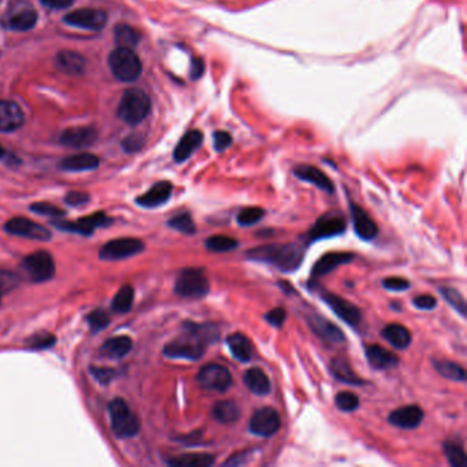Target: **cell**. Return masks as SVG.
Masks as SVG:
<instances>
[{
  "label": "cell",
  "mask_w": 467,
  "mask_h": 467,
  "mask_svg": "<svg viewBox=\"0 0 467 467\" xmlns=\"http://www.w3.org/2000/svg\"><path fill=\"white\" fill-rule=\"evenodd\" d=\"M184 333L167 342L163 354L172 360H198L204 355L206 348L219 340V329L214 324L184 322Z\"/></svg>",
  "instance_id": "cell-1"
},
{
  "label": "cell",
  "mask_w": 467,
  "mask_h": 467,
  "mask_svg": "<svg viewBox=\"0 0 467 467\" xmlns=\"http://www.w3.org/2000/svg\"><path fill=\"white\" fill-rule=\"evenodd\" d=\"M305 250V246L299 243H276L255 247L246 255L253 262L266 263L280 271L293 273L302 266Z\"/></svg>",
  "instance_id": "cell-2"
},
{
  "label": "cell",
  "mask_w": 467,
  "mask_h": 467,
  "mask_svg": "<svg viewBox=\"0 0 467 467\" xmlns=\"http://www.w3.org/2000/svg\"><path fill=\"white\" fill-rule=\"evenodd\" d=\"M151 111V100L142 90H127L118 105V117L127 125H139Z\"/></svg>",
  "instance_id": "cell-3"
},
{
  "label": "cell",
  "mask_w": 467,
  "mask_h": 467,
  "mask_svg": "<svg viewBox=\"0 0 467 467\" xmlns=\"http://www.w3.org/2000/svg\"><path fill=\"white\" fill-rule=\"evenodd\" d=\"M108 66L115 78L124 83L136 81L143 72V65L140 58L133 50L129 48H115L108 55Z\"/></svg>",
  "instance_id": "cell-4"
},
{
  "label": "cell",
  "mask_w": 467,
  "mask_h": 467,
  "mask_svg": "<svg viewBox=\"0 0 467 467\" xmlns=\"http://www.w3.org/2000/svg\"><path fill=\"white\" fill-rule=\"evenodd\" d=\"M108 413L111 419V429L120 439H129L140 431V422L124 399H114L108 404Z\"/></svg>",
  "instance_id": "cell-5"
},
{
  "label": "cell",
  "mask_w": 467,
  "mask_h": 467,
  "mask_svg": "<svg viewBox=\"0 0 467 467\" xmlns=\"http://www.w3.org/2000/svg\"><path fill=\"white\" fill-rule=\"evenodd\" d=\"M174 290L179 296L187 299L204 298L210 290V284L204 270L195 268L181 270L176 280Z\"/></svg>",
  "instance_id": "cell-6"
},
{
  "label": "cell",
  "mask_w": 467,
  "mask_h": 467,
  "mask_svg": "<svg viewBox=\"0 0 467 467\" xmlns=\"http://www.w3.org/2000/svg\"><path fill=\"white\" fill-rule=\"evenodd\" d=\"M21 266L32 283H44L55 276L54 259L48 252L37 251L25 256Z\"/></svg>",
  "instance_id": "cell-7"
},
{
  "label": "cell",
  "mask_w": 467,
  "mask_h": 467,
  "mask_svg": "<svg viewBox=\"0 0 467 467\" xmlns=\"http://www.w3.org/2000/svg\"><path fill=\"white\" fill-rule=\"evenodd\" d=\"M198 382L206 391L226 392L232 385V376L225 366L218 363H207L198 373Z\"/></svg>",
  "instance_id": "cell-8"
},
{
  "label": "cell",
  "mask_w": 467,
  "mask_h": 467,
  "mask_svg": "<svg viewBox=\"0 0 467 467\" xmlns=\"http://www.w3.org/2000/svg\"><path fill=\"white\" fill-rule=\"evenodd\" d=\"M143 251L144 244L142 240L135 237H124L108 241L99 252V256L103 261H120Z\"/></svg>",
  "instance_id": "cell-9"
},
{
  "label": "cell",
  "mask_w": 467,
  "mask_h": 467,
  "mask_svg": "<svg viewBox=\"0 0 467 467\" xmlns=\"http://www.w3.org/2000/svg\"><path fill=\"white\" fill-rule=\"evenodd\" d=\"M345 229L347 224L344 216L340 214H324L313 225V228L307 234V240L308 243H313L324 238H332L344 234Z\"/></svg>",
  "instance_id": "cell-10"
},
{
  "label": "cell",
  "mask_w": 467,
  "mask_h": 467,
  "mask_svg": "<svg viewBox=\"0 0 467 467\" xmlns=\"http://www.w3.org/2000/svg\"><path fill=\"white\" fill-rule=\"evenodd\" d=\"M63 22L74 28L99 32L107 23V14L98 9H80L68 14Z\"/></svg>",
  "instance_id": "cell-11"
},
{
  "label": "cell",
  "mask_w": 467,
  "mask_h": 467,
  "mask_svg": "<svg viewBox=\"0 0 467 467\" xmlns=\"http://www.w3.org/2000/svg\"><path fill=\"white\" fill-rule=\"evenodd\" d=\"M321 299L324 300L325 305H327L342 320V322L350 325L351 327L360 326V321H362V313L357 305H352L351 302L342 299L337 295L326 292V290L321 293Z\"/></svg>",
  "instance_id": "cell-12"
},
{
  "label": "cell",
  "mask_w": 467,
  "mask_h": 467,
  "mask_svg": "<svg viewBox=\"0 0 467 467\" xmlns=\"http://www.w3.org/2000/svg\"><path fill=\"white\" fill-rule=\"evenodd\" d=\"M281 428L278 413L271 407H262L256 410L250 421V431L259 437H270Z\"/></svg>",
  "instance_id": "cell-13"
},
{
  "label": "cell",
  "mask_w": 467,
  "mask_h": 467,
  "mask_svg": "<svg viewBox=\"0 0 467 467\" xmlns=\"http://www.w3.org/2000/svg\"><path fill=\"white\" fill-rule=\"evenodd\" d=\"M4 229L10 234L25 237V238H32L37 241H48L51 238V234L46 226L33 222L28 218H22V216L10 219L4 225Z\"/></svg>",
  "instance_id": "cell-14"
},
{
  "label": "cell",
  "mask_w": 467,
  "mask_h": 467,
  "mask_svg": "<svg viewBox=\"0 0 467 467\" xmlns=\"http://www.w3.org/2000/svg\"><path fill=\"white\" fill-rule=\"evenodd\" d=\"M307 322H308L310 329L326 344L337 345V344L345 342V336H344L342 329L322 315L311 314L307 318Z\"/></svg>",
  "instance_id": "cell-15"
},
{
  "label": "cell",
  "mask_w": 467,
  "mask_h": 467,
  "mask_svg": "<svg viewBox=\"0 0 467 467\" xmlns=\"http://www.w3.org/2000/svg\"><path fill=\"white\" fill-rule=\"evenodd\" d=\"M111 221L108 219L105 213H93L92 216H85L78 219L77 222H68V221H54L53 225L58 229L66 231V232H74V234L90 236L93 234L96 228L106 226Z\"/></svg>",
  "instance_id": "cell-16"
},
{
  "label": "cell",
  "mask_w": 467,
  "mask_h": 467,
  "mask_svg": "<svg viewBox=\"0 0 467 467\" xmlns=\"http://www.w3.org/2000/svg\"><path fill=\"white\" fill-rule=\"evenodd\" d=\"M354 259H355V255L352 252H327L322 255L317 261V263L313 266L311 276L314 278L322 277V276L329 274L330 271L340 268L342 265L351 263Z\"/></svg>",
  "instance_id": "cell-17"
},
{
  "label": "cell",
  "mask_w": 467,
  "mask_h": 467,
  "mask_svg": "<svg viewBox=\"0 0 467 467\" xmlns=\"http://www.w3.org/2000/svg\"><path fill=\"white\" fill-rule=\"evenodd\" d=\"M350 211L354 224V231L358 234V237L366 241L373 240L378 234V228L372 216L354 201H350Z\"/></svg>",
  "instance_id": "cell-18"
},
{
  "label": "cell",
  "mask_w": 467,
  "mask_h": 467,
  "mask_svg": "<svg viewBox=\"0 0 467 467\" xmlns=\"http://www.w3.org/2000/svg\"><path fill=\"white\" fill-rule=\"evenodd\" d=\"M424 416H425L424 410L419 406L411 404L392 411L388 416V421L391 425L400 429H415L421 425Z\"/></svg>",
  "instance_id": "cell-19"
},
{
  "label": "cell",
  "mask_w": 467,
  "mask_h": 467,
  "mask_svg": "<svg viewBox=\"0 0 467 467\" xmlns=\"http://www.w3.org/2000/svg\"><path fill=\"white\" fill-rule=\"evenodd\" d=\"M59 140L66 147L85 148L98 140V132L90 126H74L66 129Z\"/></svg>",
  "instance_id": "cell-20"
},
{
  "label": "cell",
  "mask_w": 467,
  "mask_h": 467,
  "mask_svg": "<svg viewBox=\"0 0 467 467\" xmlns=\"http://www.w3.org/2000/svg\"><path fill=\"white\" fill-rule=\"evenodd\" d=\"M293 174L299 180L310 182L315 185L318 189L324 191L326 194H333L335 192V185L332 180L325 174L322 170H320L315 166L311 164H299L293 169Z\"/></svg>",
  "instance_id": "cell-21"
},
{
  "label": "cell",
  "mask_w": 467,
  "mask_h": 467,
  "mask_svg": "<svg viewBox=\"0 0 467 467\" xmlns=\"http://www.w3.org/2000/svg\"><path fill=\"white\" fill-rule=\"evenodd\" d=\"M23 111L16 102L0 100V132H14L23 125Z\"/></svg>",
  "instance_id": "cell-22"
},
{
  "label": "cell",
  "mask_w": 467,
  "mask_h": 467,
  "mask_svg": "<svg viewBox=\"0 0 467 467\" xmlns=\"http://www.w3.org/2000/svg\"><path fill=\"white\" fill-rule=\"evenodd\" d=\"M173 192V185L169 181H161L155 184L149 191L136 199V203L145 209H155L164 204Z\"/></svg>",
  "instance_id": "cell-23"
},
{
  "label": "cell",
  "mask_w": 467,
  "mask_h": 467,
  "mask_svg": "<svg viewBox=\"0 0 467 467\" xmlns=\"http://www.w3.org/2000/svg\"><path fill=\"white\" fill-rule=\"evenodd\" d=\"M364 355H366V360L369 362V364L376 370L394 369L400 362L394 352H391L389 350L377 345V344L366 347Z\"/></svg>",
  "instance_id": "cell-24"
},
{
  "label": "cell",
  "mask_w": 467,
  "mask_h": 467,
  "mask_svg": "<svg viewBox=\"0 0 467 467\" xmlns=\"http://www.w3.org/2000/svg\"><path fill=\"white\" fill-rule=\"evenodd\" d=\"M55 65L61 72L70 75L83 74L87 66L85 58L75 51H61L55 58Z\"/></svg>",
  "instance_id": "cell-25"
},
{
  "label": "cell",
  "mask_w": 467,
  "mask_h": 467,
  "mask_svg": "<svg viewBox=\"0 0 467 467\" xmlns=\"http://www.w3.org/2000/svg\"><path fill=\"white\" fill-rule=\"evenodd\" d=\"M203 143V133L195 129L187 132L174 149V161L176 162H185L188 158L192 157V154L198 149Z\"/></svg>",
  "instance_id": "cell-26"
},
{
  "label": "cell",
  "mask_w": 467,
  "mask_h": 467,
  "mask_svg": "<svg viewBox=\"0 0 467 467\" xmlns=\"http://www.w3.org/2000/svg\"><path fill=\"white\" fill-rule=\"evenodd\" d=\"M329 372L333 377L339 379L340 382L352 385V387H360V385H364L366 381L362 378L352 370L351 364L348 363V360L344 358H333L330 362L329 366Z\"/></svg>",
  "instance_id": "cell-27"
},
{
  "label": "cell",
  "mask_w": 467,
  "mask_h": 467,
  "mask_svg": "<svg viewBox=\"0 0 467 467\" xmlns=\"http://www.w3.org/2000/svg\"><path fill=\"white\" fill-rule=\"evenodd\" d=\"M133 348V342L127 336H117L105 342L100 348L102 357L108 360H122Z\"/></svg>",
  "instance_id": "cell-28"
},
{
  "label": "cell",
  "mask_w": 467,
  "mask_h": 467,
  "mask_svg": "<svg viewBox=\"0 0 467 467\" xmlns=\"http://www.w3.org/2000/svg\"><path fill=\"white\" fill-rule=\"evenodd\" d=\"M244 385L251 391L252 394L258 396H266L270 394V379L268 374L259 369L252 367L244 373Z\"/></svg>",
  "instance_id": "cell-29"
},
{
  "label": "cell",
  "mask_w": 467,
  "mask_h": 467,
  "mask_svg": "<svg viewBox=\"0 0 467 467\" xmlns=\"http://www.w3.org/2000/svg\"><path fill=\"white\" fill-rule=\"evenodd\" d=\"M381 333L382 337L396 350H406L413 340L410 330L400 324L387 325Z\"/></svg>",
  "instance_id": "cell-30"
},
{
  "label": "cell",
  "mask_w": 467,
  "mask_h": 467,
  "mask_svg": "<svg viewBox=\"0 0 467 467\" xmlns=\"http://www.w3.org/2000/svg\"><path fill=\"white\" fill-rule=\"evenodd\" d=\"M99 158L95 157L93 154H77L68 157L61 161L59 167L66 172H87V170H93L99 166Z\"/></svg>",
  "instance_id": "cell-31"
},
{
  "label": "cell",
  "mask_w": 467,
  "mask_h": 467,
  "mask_svg": "<svg viewBox=\"0 0 467 467\" xmlns=\"http://www.w3.org/2000/svg\"><path fill=\"white\" fill-rule=\"evenodd\" d=\"M228 348L234 360H240L243 363L250 362L252 358V344L247 336L243 333H232L226 339Z\"/></svg>",
  "instance_id": "cell-32"
},
{
  "label": "cell",
  "mask_w": 467,
  "mask_h": 467,
  "mask_svg": "<svg viewBox=\"0 0 467 467\" xmlns=\"http://www.w3.org/2000/svg\"><path fill=\"white\" fill-rule=\"evenodd\" d=\"M37 19L38 17H37L36 10L23 9L7 19L6 26H7V29L14 31V32H26L36 26Z\"/></svg>",
  "instance_id": "cell-33"
},
{
  "label": "cell",
  "mask_w": 467,
  "mask_h": 467,
  "mask_svg": "<svg viewBox=\"0 0 467 467\" xmlns=\"http://www.w3.org/2000/svg\"><path fill=\"white\" fill-rule=\"evenodd\" d=\"M213 418L219 424H234L240 419V407L232 400H219L211 409Z\"/></svg>",
  "instance_id": "cell-34"
},
{
  "label": "cell",
  "mask_w": 467,
  "mask_h": 467,
  "mask_svg": "<svg viewBox=\"0 0 467 467\" xmlns=\"http://www.w3.org/2000/svg\"><path fill=\"white\" fill-rule=\"evenodd\" d=\"M214 456L210 453H185L167 461L173 467H209L214 463Z\"/></svg>",
  "instance_id": "cell-35"
},
{
  "label": "cell",
  "mask_w": 467,
  "mask_h": 467,
  "mask_svg": "<svg viewBox=\"0 0 467 467\" xmlns=\"http://www.w3.org/2000/svg\"><path fill=\"white\" fill-rule=\"evenodd\" d=\"M431 363H433L434 370L441 377L447 378L451 381H459V382H463L466 379L465 369L456 362L447 360H433Z\"/></svg>",
  "instance_id": "cell-36"
},
{
  "label": "cell",
  "mask_w": 467,
  "mask_h": 467,
  "mask_svg": "<svg viewBox=\"0 0 467 467\" xmlns=\"http://www.w3.org/2000/svg\"><path fill=\"white\" fill-rule=\"evenodd\" d=\"M114 35L118 47L129 48V50H133L142 38L140 33L129 25H118L114 31Z\"/></svg>",
  "instance_id": "cell-37"
},
{
  "label": "cell",
  "mask_w": 467,
  "mask_h": 467,
  "mask_svg": "<svg viewBox=\"0 0 467 467\" xmlns=\"http://www.w3.org/2000/svg\"><path fill=\"white\" fill-rule=\"evenodd\" d=\"M133 300H135L133 288L130 285H125V287L120 288V290L115 293L112 303H111V308L115 313L126 314L130 311V308L133 305Z\"/></svg>",
  "instance_id": "cell-38"
},
{
  "label": "cell",
  "mask_w": 467,
  "mask_h": 467,
  "mask_svg": "<svg viewBox=\"0 0 467 467\" xmlns=\"http://www.w3.org/2000/svg\"><path fill=\"white\" fill-rule=\"evenodd\" d=\"M444 453L448 459L449 465L453 467H466L467 458L465 448L458 441H444L443 443Z\"/></svg>",
  "instance_id": "cell-39"
},
{
  "label": "cell",
  "mask_w": 467,
  "mask_h": 467,
  "mask_svg": "<svg viewBox=\"0 0 467 467\" xmlns=\"http://www.w3.org/2000/svg\"><path fill=\"white\" fill-rule=\"evenodd\" d=\"M206 248L211 252H229L234 251L238 247V241L229 237V236H222V234H216V236H211L206 240Z\"/></svg>",
  "instance_id": "cell-40"
},
{
  "label": "cell",
  "mask_w": 467,
  "mask_h": 467,
  "mask_svg": "<svg viewBox=\"0 0 467 467\" xmlns=\"http://www.w3.org/2000/svg\"><path fill=\"white\" fill-rule=\"evenodd\" d=\"M440 293H441V296L444 298V300L448 303L459 315H462V317H466L467 314V305H466V300H465V298H463V295L459 292V290H456V289H453V288H449V287H440Z\"/></svg>",
  "instance_id": "cell-41"
},
{
  "label": "cell",
  "mask_w": 467,
  "mask_h": 467,
  "mask_svg": "<svg viewBox=\"0 0 467 467\" xmlns=\"http://www.w3.org/2000/svg\"><path fill=\"white\" fill-rule=\"evenodd\" d=\"M169 226L172 229L179 231L181 234H196V225H195V222H194V219H192V216L189 213H181L179 216H173L169 221Z\"/></svg>",
  "instance_id": "cell-42"
},
{
  "label": "cell",
  "mask_w": 467,
  "mask_h": 467,
  "mask_svg": "<svg viewBox=\"0 0 467 467\" xmlns=\"http://www.w3.org/2000/svg\"><path fill=\"white\" fill-rule=\"evenodd\" d=\"M265 216V210L261 207H247L237 214V224L240 226H252L258 224Z\"/></svg>",
  "instance_id": "cell-43"
},
{
  "label": "cell",
  "mask_w": 467,
  "mask_h": 467,
  "mask_svg": "<svg viewBox=\"0 0 467 467\" xmlns=\"http://www.w3.org/2000/svg\"><path fill=\"white\" fill-rule=\"evenodd\" d=\"M339 410L345 413H352L360 407V397L352 392H339L335 397Z\"/></svg>",
  "instance_id": "cell-44"
},
{
  "label": "cell",
  "mask_w": 467,
  "mask_h": 467,
  "mask_svg": "<svg viewBox=\"0 0 467 467\" xmlns=\"http://www.w3.org/2000/svg\"><path fill=\"white\" fill-rule=\"evenodd\" d=\"M87 321L90 325V332L98 333V332L103 330L105 327H107V325L110 324V317H108V314L105 310L98 308V310H93L92 313H90Z\"/></svg>",
  "instance_id": "cell-45"
},
{
  "label": "cell",
  "mask_w": 467,
  "mask_h": 467,
  "mask_svg": "<svg viewBox=\"0 0 467 467\" xmlns=\"http://www.w3.org/2000/svg\"><path fill=\"white\" fill-rule=\"evenodd\" d=\"M55 342H56V339L51 333L40 332V333L32 335L26 340V345L32 350H46V348H50L51 345H54Z\"/></svg>",
  "instance_id": "cell-46"
},
{
  "label": "cell",
  "mask_w": 467,
  "mask_h": 467,
  "mask_svg": "<svg viewBox=\"0 0 467 467\" xmlns=\"http://www.w3.org/2000/svg\"><path fill=\"white\" fill-rule=\"evenodd\" d=\"M31 210L40 216H54V218L65 216V211L62 209L55 207L54 204L50 203H33L31 206Z\"/></svg>",
  "instance_id": "cell-47"
},
{
  "label": "cell",
  "mask_w": 467,
  "mask_h": 467,
  "mask_svg": "<svg viewBox=\"0 0 467 467\" xmlns=\"http://www.w3.org/2000/svg\"><path fill=\"white\" fill-rule=\"evenodd\" d=\"M382 287L388 290H394V292H403L411 287V284L406 278H402V277H388L382 281Z\"/></svg>",
  "instance_id": "cell-48"
},
{
  "label": "cell",
  "mask_w": 467,
  "mask_h": 467,
  "mask_svg": "<svg viewBox=\"0 0 467 467\" xmlns=\"http://www.w3.org/2000/svg\"><path fill=\"white\" fill-rule=\"evenodd\" d=\"M265 320L274 327H281L287 320V311L283 307L273 308L265 315Z\"/></svg>",
  "instance_id": "cell-49"
},
{
  "label": "cell",
  "mask_w": 467,
  "mask_h": 467,
  "mask_svg": "<svg viewBox=\"0 0 467 467\" xmlns=\"http://www.w3.org/2000/svg\"><path fill=\"white\" fill-rule=\"evenodd\" d=\"M213 139H214V149H216V152L225 151L226 148L231 147V144L234 142L232 136L228 132H224V130H216V132H214Z\"/></svg>",
  "instance_id": "cell-50"
},
{
  "label": "cell",
  "mask_w": 467,
  "mask_h": 467,
  "mask_svg": "<svg viewBox=\"0 0 467 467\" xmlns=\"http://www.w3.org/2000/svg\"><path fill=\"white\" fill-rule=\"evenodd\" d=\"M17 284H19V277L14 273L0 270V292L17 287Z\"/></svg>",
  "instance_id": "cell-51"
},
{
  "label": "cell",
  "mask_w": 467,
  "mask_h": 467,
  "mask_svg": "<svg viewBox=\"0 0 467 467\" xmlns=\"http://www.w3.org/2000/svg\"><path fill=\"white\" fill-rule=\"evenodd\" d=\"M90 373L100 384H108L115 376V372L108 367H90Z\"/></svg>",
  "instance_id": "cell-52"
},
{
  "label": "cell",
  "mask_w": 467,
  "mask_h": 467,
  "mask_svg": "<svg viewBox=\"0 0 467 467\" xmlns=\"http://www.w3.org/2000/svg\"><path fill=\"white\" fill-rule=\"evenodd\" d=\"M90 196L85 192H69L65 198V201L72 207H81L90 201Z\"/></svg>",
  "instance_id": "cell-53"
},
{
  "label": "cell",
  "mask_w": 467,
  "mask_h": 467,
  "mask_svg": "<svg viewBox=\"0 0 467 467\" xmlns=\"http://www.w3.org/2000/svg\"><path fill=\"white\" fill-rule=\"evenodd\" d=\"M413 305L419 310H433L437 305V300L431 295H419L414 298Z\"/></svg>",
  "instance_id": "cell-54"
},
{
  "label": "cell",
  "mask_w": 467,
  "mask_h": 467,
  "mask_svg": "<svg viewBox=\"0 0 467 467\" xmlns=\"http://www.w3.org/2000/svg\"><path fill=\"white\" fill-rule=\"evenodd\" d=\"M144 140L142 136L139 135H130L129 137H126L124 140V148H125L127 152H135V151H139L142 147H143Z\"/></svg>",
  "instance_id": "cell-55"
},
{
  "label": "cell",
  "mask_w": 467,
  "mask_h": 467,
  "mask_svg": "<svg viewBox=\"0 0 467 467\" xmlns=\"http://www.w3.org/2000/svg\"><path fill=\"white\" fill-rule=\"evenodd\" d=\"M41 4L50 10H66L73 6L74 0H40Z\"/></svg>",
  "instance_id": "cell-56"
},
{
  "label": "cell",
  "mask_w": 467,
  "mask_h": 467,
  "mask_svg": "<svg viewBox=\"0 0 467 467\" xmlns=\"http://www.w3.org/2000/svg\"><path fill=\"white\" fill-rule=\"evenodd\" d=\"M204 72V63L201 62V59H194L192 61V70H191V77L192 78H199Z\"/></svg>",
  "instance_id": "cell-57"
},
{
  "label": "cell",
  "mask_w": 467,
  "mask_h": 467,
  "mask_svg": "<svg viewBox=\"0 0 467 467\" xmlns=\"http://www.w3.org/2000/svg\"><path fill=\"white\" fill-rule=\"evenodd\" d=\"M278 287L281 288L287 295H290V293H296L295 288L292 287L290 284H288L287 281H280L278 283Z\"/></svg>",
  "instance_id": "cell-58"
},
{
  "label": "cell",
  "mask_w": 467,
  "mask_h": 467,
  "mask_svg": "<svg viewBox=\"0 0 467 467\" xmlns=\"http://www.w3.org/2000/svg\"><path fill=\"white\" fill-rule=\"evenodd\" d=\"M4 157V149H3V147L0 145V159Z\"/></svg>",
  "instance_id": "cell-59"
}]
</instances>
